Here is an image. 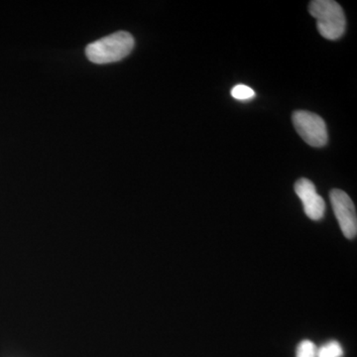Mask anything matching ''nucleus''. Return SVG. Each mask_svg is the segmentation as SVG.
<instances>
[{"mask_svg":"<svg viewBox=\"0 0 357 357\" xmlns=\"http://www.w3.org/2000/svg\"><path fill=\"white\" fill-rule=\"evenodd\" d=\"M318 347L309 340H303L297 347L296 357H317Z\"/></svg>","mask_w":357,"mask_h":357,"instance_id":"0eeeda50","label":"nucleus"},{"mask_svg":"<svg viewBox=\"0 0 357 357\" xmlns=\"http://www.w3.org/2000/svg\"><path fill=\"white\" fill-rule=\"evenodd\" d=\"M294 189L302 202L307 217L312 220H321L325 215L326 203L317 192L314 183L309 178H302L295 183Z\"/></svg>","mask_w":357,"mask_h":357,"instance_id":"39448f33","label":"nucleus"},{"mask_svg":"<svg viewBox=\"0 0 357 357\" xmlns=\"http://www.w3.org/2000/svg\"><path fill=\"white\" fill-rule=\"evenodd\" d=\"M231 96L237 100H249L255 98V93L250 86H245V84H237L231 89Z\"/></svg>","mask_w":357,"mask_h":357,"instance_id":"6e6552de","label":"nucleus"},{"mask_svg":"<svg viewBox=\"0 0 357 357\" xmlns=\"http://www.w3.org/2000/svg\"><path fill=\"white\" fill-rule=\"evenodd\" d=\"M342 356H344V349L337 340H331V342H326V344L321 345L317 351V357Z\"/></svg>","mask_w":357,"mask_h":357,"instance_id":"423d86ee","label":"nucleus"},{"mask_svg":"<svg viewBox=\"0 0 357 357\" xmlns=\"http://www.w3.org/2000/svg\"><path fill=\"white\" fill-rule=\"evenodd\" d=\"M333 213L340 223L344 236L354 239L357 234V218L356 206L347 192L342 190L333 189L330 194Z\"/></svg>","mask_w":357,"mask_h":357,"instance_id":"20e7f679","label":"nucleus"},{"mask_svg":"<svg viewBox=\"0 0 357 357\" xmlns=\"http://www.w3.org/2000/svg\"><path fill=\"white\" fill-rule=\"evenodd\" d=\"M296 131L312 147H323L328 143V128L325 121L312 112L298 110L292 115Z\"/></svg>","mask_w":357,"mask_h":357,"instance_id":"7ed1b4c3","label":"nucleus"},{"mask_svg":"<svg viewBox=\"0 0 357 357\" xmlns=\"http://www.w3.org/2000/svg\"><path fill=\"white\" fill-rule=\"evenodd\" d=\"M134 44L135 42L130 33L115 32L89 44L86 55L95 64H110L128 57L133 50Z\"/></svg>","mask_w":357,"mask_h":357,"instance_id":"f257e3e1","label":"nucleus"},{"mask_svg":"<svg viewBox=\"0 0 357 357\" xmlns=\"http://www.w3.org/2000/svg\"><path fill=\"white\" fill-rule=\"evenodd\" d=\"M310 14L317 20L318 31L324 38L340 39L344 34L347 20L342 6L333 0H314L309 4Z\"/></svg>","mask_w":357,"mask_h":357,"instance_id":"f03ea898","label":"nucleus"}]
</instances>
